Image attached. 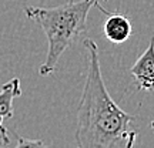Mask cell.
Segmentation results:
<instances>
[{
  "instance_id": "5",
  "label": "cell",
  "mask_w": 154,
  "mask_h": 148,
  "mask_svg": "<svg viewBox=\"0 0 154 148\" xmlns=\"http://www.w3.org/2000/svg\"><path fill=\"white\" fill-rule=\"evenodd\" d=\"M22 94V86L19 78H11L10 81L2 86L0 88V118H11L13 117V101Z\"/></svg>"
},
{
  "instance_id": "7",
  "label": "cell",
  "mask_w": 154,
  "mask_h": 148,
  "mask_svg": "<svg viewBox=\"0 0 154 148\" xmlns=\"http://www.w3.org/2000/svg\"><path fill=\"white\" fill-rule=\"evenodd\" d=\"M10 144V138H9V132L7 128L3 125V120L0 118V148H5Z\"/></svg>"
},
{
  "instance_id": "2",
  "label": "cell",
  "mask_w": 154,
  "mask_h": 148,
  "mask_svg": "<svg viewBox=\"0 0 154 148\" xmlns=\"http://www.w3.org/2000/svg\"><path fill=\"white\" fill-rule=\"evenodd\" d=\"M100 0H69L56 7H24L26 16L43 29L49 49L46 61L40 66V76H50L56 70L63 53L72 47L87 30V17Z\"/></svg>"
},
{
  "instance_id": "3",
  "label": "cell",
  "mask_w": 154,
  "mask_h": 148,
  "mask_svg": "<svg viewBox=\"0 0 154 148\" xmlns=\"http://www.w3.org/2000/svg\"><path fill=\"white\" fill-rule=\"evenodd\" d=\"M130 73L140 90L154 91V37H151L146 51L133 64Z\"/></svg>"
},
{
  "instance_id": "4",
  "label": "cell",
  "mask_w": 154,
  "mask_h": 148,
  "mask_svg": "<svg viewBox=\"0 0 154 148\" xmlns=\"http://www.w3.org/2000/svg\"><path fill=\"white\" fill-rule=\"evenodd\" d=\"M131 22L126 16L119 13H109V17L103 24V34L109 41L114 44L124 43L131 36Z\"/></svg>"
},
{
  "instance_id": "8",
  "label": "cell",
  "mask_w": 154,
  "mask_h": 148,
  "mask_svg": "<svg viewBox=\"0 0 154 148\" xmlns=\"http://www.w3.org/2000/svg\"><path fill=\"white\" fill-rule=\"evenodd\" d=\"M150 127H151V128H153V130H154V120L151 121V122H150Z\"/></svg>"
},
{
  "instance_id": "1",
  "label": "cell",
  "mask_w": 154,
  "mask_h": 148,
  "mask_svg": "<svg viewBox=\"0 0 154 148\" xmlns=\"http://www.w3.org/2000/svg\"><path fill=\"white\" fill-rule=\"evenodd\" d=\"M87 71L77 108L74 138L77 148H134L137 132L130 128L136 120L111 98L103 80L99 47L91 38L83 41Z\"/></svg>"
},
{
  "instance_id": "6",
  "label": "cell",
  "mask_w": 154,
  "mask_h": 148,
  "mask_svg": "<svg viewBox=\"0 0 154 148\" xmlns=\"http://www.w3.org/2000/svg\"><path fill=\"white\" fill-rule=\"evenodd\" d=\"M16 138L17 145L14 148H49L42 140H29V138L20 137L19 134H16Z\"/></svg>"
}]
</instances>
